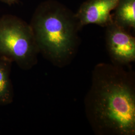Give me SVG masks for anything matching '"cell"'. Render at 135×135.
<instances>
[{
  "label": "cell",
  "instance_id": "obj_1",
  "mask_svg": "<svg viewBox=\"0 0 135 135\" xmlns=\"http://www.w3.org/2000/svg\"><path fill=\"white\" fill-rule=\"evenodd\" d=\"M124 66L102 63L94 69L85 107L97 135H135L134 77Z\"/></svg>",
  "mask_w": 135,
  "mask_h": 135
},
{
  "label": "cell",
  "instance_id": "obj_2",
  "mask_svg": "<svg viewBox=\"0 0 135 135\" xmlns=\"http://www.w3.org/2000/svg\"><path fill=\"white\" fill-rule=\"evenodd\" d=\"M30 25L45 58L60 67L72 58L80 28L71 11L57 2L48 1L39 5Z\"/></svg>",
  "mask_w": 135,
  "mask_h": 135
},
{
  "label": "cell",
  "instance_id": "obj_3",
  "mask_svg": "<svg viewBox=\"0 0 135 135\" xmlns=\"http://www.w3.org/2000/svg\"><path fill=\"white\" fill-rule=\"evenodd\" d=\"M39 53L30 25L13 15L0 18V57L27 70L37 63Z\"/></svg>",
  "mask_w": 135,
  "mask_h": 135
},
{
  "label": "cell",
  "instance_id": "obj_4",
  "mask_svg": "<svg viewBox=\"0 0 135 135\" xmlns=\"http://www.w3.org/2000/svg\"><path fill=\"white\" fill-rule=\"evenodd\" d=\"M107 48L113 63L126 66L135 60V39L128 30L113 22L106 27Z\"/></svg>",
  "mask_w": 135,
  "mask_h": 135
},
{
  "label": "cell",
  "instance_id": "obj_5",
  "mask_svg": "<svg viewBox=\"0 0 135 135\" xmlns=\"http://www.w3.org/2000/svg\"><path fill=\"white\" fill-rule=\"evenodd\" d=\"M120 0H88L75 14L80 29L88 24H96L106 27L113 22L111 14Z\"/></svg>",
  "mask_w": 135,
  "mask_h": 135
},
{
  "label": "cell",
  "instance_id": "obj_6",
  "mask_svg": "<svg viewBox=\"0 0 135 135\" xmlns=\"http://www.w3.org/2000/svg\"><path fill=\"white\" fill-rule=\"evenodd\" d=\"M12 62L0 57V106L10 104L14 99V89L11 79Z\"/></svg>",
  "mask_w": 135,
  "mask_h": 135
},
{
  "label": "cell",
  "instance_id": "obj_7",
  "mask_svg": "<svg viewBox=\"0 0 135 135\" xmlns=\"http://www.w3.org/2000/svg\"><path fill=\"white\" fill-rule=\"evenodd\" d=\"M114 22L128 30L135 28V0H120L115 9Z\"/></svg>",
  "mask_w": 135,
  "mask_h": 135
},
{
  "label": "cell",
  "instance_id": "obj_8",
  "mask_svg": "<svg viewBox=\"0 0 135 135\" xmlns=\"http://www.w3.org/2000/svg\"><path fill=\"white\" fill-rule=\"evenodd\" d=\"M8 5H11L18 2L19 0H0Z\"/></svg>",
  "mask_w": 135,
  "mask_h": 135
}]
</instances>
